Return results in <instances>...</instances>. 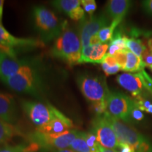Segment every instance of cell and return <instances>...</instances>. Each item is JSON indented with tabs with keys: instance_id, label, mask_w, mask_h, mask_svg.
I'll return each instance as SVG.
<instances>
[{
	"instance_id": "obj_1",
	"label": "cell",
	"mask_w": 152,
	"mask_h": 152,
	"mask_svg": "<svg viewBox=\"0 0 152 152\" xmlns=\"http://www.w3.org/2000/svg\"><path fill=\"white\" fill-rule=\"evenodd\" d=\"M37 66V62L31 60L29 64L23 66L16 75L2 82L14 92L37 96L43 87V80Z\"/></svg>"
},
{
	"instance_id": "obj_2",
	"label": "cell",
	"mask_w": 152,
	"mask_h": 152,
	"mask_svg": "<svg viewBox=\"0 0 152 152\" xmlns=\"http://www.w3.org/2000/svg\"><path fill=\"white\" fill-rule=\"evenodd\" d=\"M32 18L44 44L57 39L68 26L67 21L60 20L54 12L42 6L33 7Z\"/></svg>"
},
{
	"instance_id": "obj_3",
	"label": "cell",
	"mask_w": 152,
	"mask_h": 152,
	"mask_svg": "<svg viewBox=\"0 0 152 152\" xmlns=\"http://www.w3.org/2000/svg\"><path fill=\"white\" fill-rule=\"evenodd\" d=\"M82 45L78 33L68 26L63 31L51 49V54L68 65L80 64Z\"/></svg>"
},
{
	"instance_id": "obj_4",
	"label": "cell",
	"mask_w": 152,
	"mask_h": 152,
	"mask_svg": "<svg viewBox=\"0 0 152 152\" xmlns=\"http://www.w3.org/2000/svg\"><path fill=\"white\" fill-rule=\"evenodd\" d=\"M77 86L87 100L91 102L107 99L110 91L105 77L90 73H81L76 78Z\"/></svg>"
},
{
	"instance_id": "obj_5",
	"label": "cell",
	"mask_w": 152,
	"mask_h": 152,
	"mask_svg": "<svg viewBox=\"0 0 152 152\" xmlns=\"http://www.w3.org/2000/svg\"><path fill=\"white\" fill-rule=\"evenodd\" d=\"M107 112L112 116L125 123H132L131 113L134 107V101L121 92H110L107 98Z\"/></svg>"
},
{
	"instance_id": "obj_6",
	"label": "cell",
	"mask_w": 152,
	"mask_h": 152,
	"mask_svg": "<svg viewBox=\"0 0 152 152\" xmlns=\"http://www.w3.org/2000/svg\"><path fill=\"white\" fill-rule=\"evenodd\" d=\"M104 116L115 132L119 143L128 144L134 149L139 144L147 140L146 137L139 132L135 128L113 117L107 111L104 114Z\"/></svg>"
},
{
	"instance_id": "obj_7",
	"label": "cell",
	"mask_w": 152,
	"mask_h": 152,
	"mask_svg": "<svg viewBox=\"0 0 152 152\" xmlns=\"http://www.w3.org/2000/svg\"><path fill=\"white\" fill-rule=\"evenodd\" d=\"M21 106L24 113L37 129L50 122L56 109L49 103L45 104L34 101H23Z\"/></svg>"
},
{
	"instance_id": "obj_8",
	"label": "cell",
	"mask_w": 152,
	"mask_h": 152,
	"mask_svg": "<svg viewBox=\"0 0 152 152\" xmlns=\"http://www.w3.org/2000/svg\"><path fill=\"white\" fill-rule=\"evenodd\" d=\"M91 131L96 135L102 147L109 149H118L119 142L111 125L103 115L95 116L92 122Z\"/></svg>"
},
{
	"instance_id": "obj_9",
	"label": "cell",
	"mask_w": 152,
	"mask_h": 152,
	"mask_svg": "<svg viewBox=\"0 0 152 152\" xmlns=\"http://www.w3.org/2000/svg\"><path fill=\"white\" fill-rule=\"evenodd\" d=\"M109 23V18L106 14L92 16L89 19H82L79 25V35L82 47L85 48L90 46L91 37L98 34L102 28L106 27Z\"/></svg>"
},
{
	"instance_id": "obj_10",
	"label": "cell",
	"mask_w": 152,
	"mask_h": 152,
	"mask_svg": "<svg viewBox=\"0 0 152 152\" xmlns=\"http://www.w3.org/2000/svg\"><path fill=\"white\" fill-rule=\"evenodd\" d=\"M0 43L4 46L18 51H29L31 49L44 46L40 40L31 38H19L12 35L0 23Z\"/></svg>"
},
{
	"instance_id": "obj_11",
	"label": "cell",
	"mask_w": 152,
	"mask_h": 152,
	"mask_svg": "<svg viewBox=\"0 0 152 152\" xmlns=\"http://www.w3.org/2000/svg\"><path fill=\"white\" fill-rule=\"evenodd\" d=\"M116 81L125 90L130 92L132 99L140 96L146 97L149 94L144 87L143 79L140 73L121 74L116 77Z\"/></svg>"
},
{
	"instance_id": "obj_12",
	"label": "cell",
	"mask_w": 152,
	"mask_h": 152,
	"mask_svg": "<svg viewBox=\"0 0 152 152\" xmlns=\"http://www.w3.org/2000/svg\"><path fill=\"white\" fill-rule=\"evenodd\" d=\"M74 128L75 126L73 121L56 109L54 117L52 121L36 130L47 135H56L66 131L71 130V129Z\"/></svg>"
},
{
	"instance_id": "obj_13",
	"label": "cell",
	"mask_w": 152,
	"mask_h": 152,
	"mask_svg": "<svg viewBox=\"0 0 152 152\" xmlns=\"http://www.w3.org/2000/svg\"><path fill=\"white\" fill-rule=\"evenodd\" d=\"M0 119L13 125L18 120V110L12 95L0 92Z\"/></svg>"
},
{
	"instance_id": "obj_14",
	"label": "cell",
	"mask_w": 152,
	"mask_h": 152,
	"mask_svg": "<svg viewBox=\"0 0 152 152\" xmlns=\"http://www.w3.org/2000/svg\"><path fill=\"white\" fill-rule=\"evenodd\" d=\"M31 60L18 59L5 54L0 64V80L2 81L16 75L23 66L29 64Z\"/></svg>"
},
{
	"instance_id": "obj_15",
	"label": "cell",
	"mask_w": 152,
	"mask_h": 152,
	"mask_svg": "<svg viewBox=\"0 0 152 152\" xmlns=\"http://www.w3.org/2000/svg\"><path fill=\"white\" fill-rule=\"evenodd\" d=\"M109 45L107 43H100L99 45L88 46L82 49L80 64L83 63H92L101 64L106 55Z\"/></svg>"
},
{
	"instance_id": "obj_16",
	"label": "cell",
	"mask_w": 152,
	"mask_h": 152,
	"mask_svg": "<svg viewBox=\"0 0 152 152\" xmlns=\"http://www.w3.org/2000/svg\"><path fill=\"white\" fill-rule=\"evenodd\" d=\"M132 1L128 0H111L106 7V14L112 21L122 20L130 10Z\"/></svg>"
},
{
	"instance_id": "obj_17",
	"label": "cell",
	"mask_w": 152,
	"mask_h": 152,
	"mask_svg": "<svg viewBox=\"0 0 152 152\" xmlns=\"http://www.w3.org/2000/svg\"><path fill=\"white\" fill-rule=\"evenodd\" d=\"M20 134L18 128L0 119V144H7L14 136Z\"/></svg>"
},
{
	"instance_id": "obj_18",
	"label": "cell",
	"mask_w": 152,
	"mask_h": 152,
	"mask_svg": "<svg viewBox=\"0 0 152 152\" xmlns=\"http://www.w3.org/2000/svg\"><path fill=\"white\" fill-rule=\"evenodd\" d=\"M53 7L56 10L68 16L73 11L74 9L80 7V1L79 0H55L51 1Z\"/></svg>"
},
{
	"instance_id": "obj_19",
	"label": "cell",
	"mask_w": 152,
	"mask_h": 152,
	"mask_svg": "<svg viewBox=\"0 0 152 152\" xmlns=\"http://www.w3.org/2000/svg\"><path fill=\"white\" fill-rule=\"evenodd\" d=\"M144 66L142 64L141 58L136 56L130 51H127V61L124 68V71L131 73H140L144 69Z\"/></svg>"
},
{
	"instance_id": "obj_20",
	"label": "cell",
	"mask_w": 152,
	"mask_h": 152,
	"mask_svg": "<svg viewBox=\"0 0 152 152\" xmlns=\"http://www.w3.org/2000/svg\"><path fill=\"white\" fill-rule=\"evenodd\" d=\"M122 20H113L110 26L102 28L98 33V36L99 37L101 43L105 44L108 42H111L112 37H113L115 29L118 25L121 23Z\"/></svg>"
},
{
	"instance_id": "obj_21",
	"label": "cell",
	"mask_w": 152,
	"mask_h": 152,
	"mask_svg": "<svg viewBox=\"0 0 152 152\" xmlns=\"http://www.w3.org/2000/svg\"><path fill=\"white\" fill-rule=\"evenodd\" d=\"M126 47L130 52L135 54L138 57H141L142 52H143L144 49L147 47V45L141 39L128 37L126 40Z\"/></svg>"
},
{
	"instance_id": "obj_22",
	"label": "cell",
	"mask_w": 152,
	"mask_h": 152,
	"mask_svg": "<svg viewBox=\"0 0 152 152\" xmlns=\"http://www.w3.org/2000/svg\"><path fill=\"white\" fill-rule=\"evenodd\" d=\"M70 148L75 152H91L85 140V132L80 131L78 136L72 142Z\"/></svg>"
},
{
	"instance_id": "obj_23",
	"label": "cell",
	"mask_w": 152,
	"mask_h": 152,
	"mask_svg": "<svg viewBox=\"0 0 152 152\" xmlns=\"http://www.w3.org/2000/svg\"><path fill=\"white\" fill-rule=\"evenodd\" d=\"M106 100L92 102L91 110L94 113L95 116L103 115L107 111V101Z\"/></svg>"
},
{
	"instance_id": "obj_24",
	"label": "cell",
	"mask_w": 152,
	"mask_h": 152,
	"mask_svg": "<svg viewBox=\"0 0 152 152\" xmlns=\"http://www.w3.org/2000/svg\"><path fill=\"white\" fill-rule=\"evenodd\" d=\"M80 4L83 6L84 11H86L90 17H92L96 9V1L94 0H81Z\"/></svg>"
},
{
	"instance_id": "obj_25",
	"label": "cell",
	"mask_w": 152,
	"mask_h": 152,
	"mask_svg": "<svg viewBox=\"0 0 152 152\" xmlns=\"http://www.w3.org/2000/svg\"><path fill=\"white\" fill-rule=\"evenodd\" d=\"M140 58L144 67H148L152 69V52L149 48L146 47L144 49Z\"/></svg>"
},
{
	"instance_id": "obj_26",
	"label": "cell",
	"mask_w": 152,
	"mask_h": 152,
	"mask_svg": "<svg viewBox=\"0 0 152 152\" xmlns=\"http://www.w3.org/2000/svg\"><path fill=\"white\" fill-rule=\"evenodd\" d=\"M127 51H119L113 55L114 58L116 61L117 64L121 67L122 71H124V68L126 65L127 61Z\"/></svg>"
},
{
	"instance_id": "obj_27",
	"label": "cell",
	"mask_w": 152,
	"mask_h": 152,
	"mask_svg": "<svg viewBox=\"0 0 152 152\" xmlns=\"http://www.w3.org/2000/svg\"><path fill=\"white\" fill-rule=\"evenodd\" d=\"M140 73L141 74L142 79H143V83L146 90H147L148 93L151 94L152 96V79L151 78L149 74L144 71V69L140 71Z\"/></svg>"
},
{
	"instance_id": "obj_28",
	"label": "cell",
	"mask_w": 152,
	"mask_h": 152,
	"mask_svg": "<svg viewBox=\"0 0 152 152\" xmlns=\"http://www.w3.org/2000/svg\"><path fill=\"white\" fill-rule=\"evenodd\" d=\"M102 68L104 73H105L106 76H109L111 75H114L117 73L118 72L122 71L121 67L118 65L115 66H109V65L105 64V63H102Z\"/></svg>"
},
{
	"instance_id": "obj_29",
	"label": "cell",
	"mask_w": 152,
	"mask_h": 152,
	"mask_svg": "<svg viewBox=\"0 0 152 152\" xmlns=\"http://www.w3.org/2000/svg\"><path fill=\"white\" fill-rule=\"evenodd\" d=\"M68 16L73 20H80L85 18V11L80 7L74 9L72 12L68 15Z\"/></svg>"
},
{
	"instance_id": "obj_30",
	"label": "cell",
	"mask_w": 152,
	"mask_h": 152,
	"mask_svg": "<svg viewBox=\"0 0 152 152\" xmlns=\"http://www.w3.org/2000/svg\"><path fill=\"white\" fill-rule=\"evenodd\" d=\"M144 117V115L142 112V111L137 109L135 106H134V109H132V113H131V118H132V121H135L137 122H139V121H141L142 120H143Z\"/></svg>"
},
{
	"instance_id": "obj_31",
	"label": "cell",
	"mask_w": 152,
	"mask_h": 152,
	"mask_svg": "<svg viewBox=\"0 0 152 152\" xmlns=\"http://www.w3.org/2000/svg\"><path fill=\"white\" fill-rule=\"evenodd\" d=\"M144 12L150 16H152V0L143 1L142 3Z\"/></svg>"
},
{
	"instance_id": "obj_32",
	"label": "cell",
	"mask_w": 152,
	"mask_h": 152,
	"mask_svg": "<svg viewBox=\"0 0 152 152\" xmlns=\"http://www.w3.org/2000/svg\"><path fill=\"white\" fill-rule=\"evenodd\" d=\"M102 63H105V64L109 65V66H115L118 65L116 61H115L114 56L109 54H106V56H104V58H103V60H102ZM102 63H101V64H102Z\"/></svg>"
},
{
	"instance_id": "obj_33",
	"label": "cell",
	"mask_w": 152,
	"mask_h": 152,
	"mask_svg": "<svg viewBox=\"0 0 152 152\" xmlns=\"http://www.w3.org/2000/svg\"><path fill=\"white\" fill-rule=\"evenodd\" d=\"M0 152H23L22 151L20 146L11 147V146H5L4 147L0 148Z\"/></svg>"
},
{
	"instance_id": "obj_34",
	"label": "cell",
	"mask_w": 152,
	"mask_h": 152,
	"mask_svg": "<svg viewBox=\"0 0 152 152\" xmlns=\"http://www.w3.org/2000/svg\"><path fill=\"white\" fill-rule=\"evenodd\" d=\"M118 150V152H134L132 147H130L128 144L123 143H119Z\"/></svg>"
},
{
	"instance_id": "obj_35",
	"label": "cell",
	"mask_w": 152,
	"mask_h": 152,
	"mask_svg": "<svg viewBox=\"0 0 152 152\" xmlns=\"http://www.w3.org/2000/svg\"><path fill=\"white\" fill-rule=\"evenodd\" d=\"M100 43H101V41H100L99 37L98 36V34H96V35H93L92 37H91L90 39V45H91V46L99 45V44Z\"/></svg>"
},
{
	"instance_id": "obj_36",
	"label": "cell",
	"mask_w": 152,
	"mask_h": 152,
	"mask_svg": "<svg viewBox=\"0 0 152 152\" xmlns=\"http://www.w3.org/2000/svg\"><path fill=\"white\" fill-rule=\"evenodd\" d=\"M100 152H118V151H115V150H113V149H106V148H104L103 147H102V146H101Z\"/></svg>"
},
{
	"instance_id": "obj_37",
	"label": "cell",
	"mask_w": 152,
	"mask_h": 152,
	"mask_svg": "<svg viewBox=\"0 0 152 152\" xmlns=\"http://www.w3.org/2000/svg\"><path fill=\"white\" fill-rule=\"evenodd\" d=\"M51 152H75L73 150L71 149H58V150H53Z\"/></svg>"
},
{
	"instance_id": "obj_38",
	"label": "cell",
	"mask_w": 152,
	"mask_h": 152,
	"mask_svg": "<svg viewBox=\"0 0 152 152\" xmlns=\"http://www.w3.org/2000/svg\"><path fill=\"white\" fill-rule=\"evenodd\" d=\"M4 2V1L3 0H0V15H1V16H2L3 14Z\"/></svg>"
},
{
	"instance_id": "obj_39",
	"label": "cell",
	"mask_w": 152,
	"mask_h": 152,
	"mask_svg": "<svg viewBox=\"0 0 152 152\" xmlns=\"http://www.w3.org/2000/svg\"><path fill=\"white\" fill-rule=\"evenodd\" d=\"M148 47H149L150 51L152 52V37L149 38V40H148Z\"/></svg>"
},
{
	"instance_id": "obj_40",
	"label": "cell",
	"mask_w": 152,
	"mask_h": 152,
	"mask_svg": "<svg viewBox=\"0 0 152 152\" xmlns=\"http://www.w3.org/2000/svg\"><path fill=\"white\" fill-rule=\"evenodd\" d=\"M5 54H4V53L1 52V51H0V64H1V61H2L4 56Z\"/></svg>"
},
{
	"instance_id": "obj_41",
	"label": "cell",
	"mask_w": 152,
	"mask_h": 152,
	"mask_svg": "<svg viewBox=\"0 0 152 152\" xmlns=\"http://www.w3.org/2000/svg\"><path fill=\"white\" fill-rule=\"evenodd\" d=\"M147 113H149L152 114V104H151V105H150V106L149 107V109H147Z\"/></svg>"
},
{
	"instance_id": "obj_42",
	"label": "cell",
	"mask_w": 152,
	"mask_h": 152,
	"mask_svg": "<svg viewBox=\"0 0 152 152\" xmlns=\"http://www.w3.org/2000/svg\"><path fill=\"white\" fill-rule=\"evenodd\" d=\"M1 18H2V16L0 15V23H1Z\"/></svg>"
}]
</instances>
